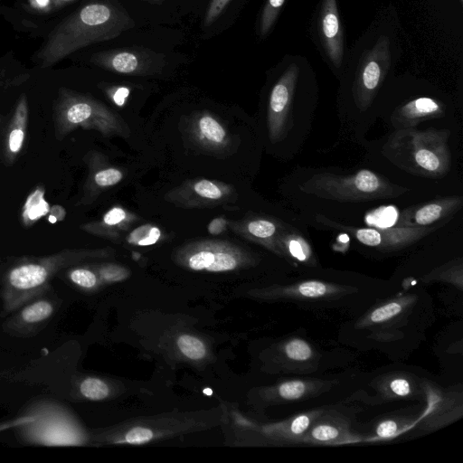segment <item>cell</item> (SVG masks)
Returning a JSON list of instances; mask_svg holds the SVG:
<instances>
[{
	"label": "cell",
	"mask_w": 463,
	"mask_h": 463,
	"mask_svg": "<svg viewBox=\"0 0 463 463\" xmlns=\"http://www.w3.org/2000/svg\"><path fill=\"white\" fill-rule=\"evenodd\" d=\"M161 236V232L157 227L151 225H143L134 230L128 241L141 246H146L156 243Z\"/></svg>",
	"instance_id": "f1b7e54d"
},
{
	"label": "cell",
	"mask_w": 463,
	"mask_h": 463,
	"mask_svg": "<svg viewBox=\"0 0 463 463\" xmlns=\"http://www.w3.org/2000/svg\"><path fill=\"white\" fill-rule=\"evenodd\" d=\"M445 104L431 97H418L397 106L389 116L383 117L392 130L416 128L427 120L442 118Z\"/></svg>",
	"instance_id": "7c38bea8"
},
{
	"label": "cell",
	"mask_w": 463,
	"mask_h": 463,
	"mask_svg": "<svg viewBox=\"0 0 463 463\" xmlns=\"http://www.w3.org/2000/svg\"><path fill=\"white\" fill-rule=\"evenodd\" d=\"M28 106L24 95L18 100L8 127L5 144V156L9 163L14 162L21 152L27 128Z\"/></svg>",
	"instance_id": "ac0fdd59"
},
{
	"label": "cell",
	"mask_w": 463,
	"mask_h": 463,
	"mask_svg": "<svg viewBox=\"0 0 463 463\" xmlns=\"http://www.w3.org/2000/svg\"><path fill=\"white\" fill-rule=\"evenodd\" d=\"M34 419H35V415L33 413V414H29V415L21 416L19 418H16L14 420H9L6 422L0 423V431L13 429V428H20L21 426H23L24 424L32 422Z\"/></svg>",
	"instance_id": "f35d334b"
},
{
	"label": "cell",
	"mask_w": 463,
	"mask_h": 463,
	"mask_svg": "<svg viewBox=\"0 0 463 463\" xmlns=\"http://www.w3.org/2000/svg\"><path fill=\"white\" fill-rule=\"evenodd\" d=\"M68 277L73 284L85 289L93 288L98 284L97 275L86 268L71 269L68 272Z\"/></svg>",
	"instance_id": "f546056e"
},
{
	"label": "cell",
	"mask_w": 463,
	"mask_h": 463,
	"mask_svg": "<svg viewBox=\"0 0 463 463\" xmlns=\"http://www.w3.org/2000/svg\"><path fill=\"white\" fill-rule=\"evenodd\" d=\"M144 1H146V2H149V3H152V4H160L164 0H144Z\"/></svg>",
	"instance_id": "ee69618b"
},
{
	"label": "cell",
	"mask_w": 463,
	"mask_h": 463,
	"mask_svg": "<svg viewBox=\"0 0 463 463\" xmlns=\"http://www.w3.org/2000/svg\"><path fill=\"white\" fill-rule=\"evenodd\" d=\"M386 390L387 394L394 398L409 397L412 392L411 383L404 377H393L389 380Z\"/></svg>",
	"instance_id": "1f68e13d"
},
{
	"label": "cell",
	"mask_w": 463,
	"mask_h": 463,
	"mask_svg": "<svg viewBox=\"0 0 463 463\" xmlns=\"http://www.w3.org/2000/svg\"><path fill=\"white\" fill-rule=\"evenodd\" d=\"M80 392L89 400L99 401L109 395V387L105 382L99 378L88 377L80 384Z\"/></svg>",
	"instance_id": "4316f807"
},
{
	"label": "cell",
	"mask_w": 463,
	"mask_h": 463,
	"mask_svg": "<svg viewBox=\"0 0 463 463\" xmlns=\"http://www.w3.org/2000/svg\"><path fill=\"white\" fill-rule=\"evenodd\" d=\"M414 299L415 296H403L394 298L372 310L360 321L359 325L364 327L387 322L402 313Z\"/></svg>",
	"instance_id": "ffe728a7"
},
{
	"label": "cell",
	"mask_w": 463,
	"mask_h": 463,
	"mask_svg": "<svg viewBox=\"0 0 463 463\" xmlns=\"http://www.w3.org/2000/svg\"><path fill=\"white\" fill-rule=\"evenodd\" d=\"M286 356L293 362H307L314 356L311 345L300 338L288 340L284 345Z\"/></svg>",
	"instance_id": "d4e9b609"
},
{
	"label": "cell",
	"mask_w": 463,
	"mask_h": 463,
	"mask_svg": "<svg viewBox=\"0 0 463 463\" xmlns=\"http://www.w3.org/2000/svg\"><path fill=\"white\" fill-rule=\"evenodd\" d=\"M298 77V66H288L273 85L268 99V139L287 158L295 157L302 149L314 119V106L300 103L297 98Z\"/></svg>",
	"instance_id": "7a4b0ae2"
},
{
	"label": "cell",
	"mask_w": 463,
	"mask_h": 463,
	"mask_svg": "<svg viewBox=\"0 0 463 463\" xmlns=\"http://www.w3.org/2000/svg\"><path fill=\"white\" fill-rule=\"evenodd\" d=\"M295 186L306 196L343 203L394 199L410 191L369 169L350 174L310 169L298 179Z\"/></svg>",
	"instance_id": "277c9868"
},
{
	"label": "cell",
	"mask_w": 463,
	"mask_h": 463,
	"mask_svg": "<svg viewBox=\"0 0 463 463\" xmlns=\"http://www.w3.org/2000/svg\"><path fill=\"white\" fill-rule=\"evenodd\" d=\"M202 134L209 140L221 143L225 137L223 128L213 118L203 117L199 121Z\"/></svg>",
	"instance_id": "4dcf8cb0"
},
{
	"label": "cell",
	"mask_w": 463,
	"mask_h": 463,
	"mask_svg": "<svg viewBox=\"0 0 463 463\" xmlns=\"http://www.w3.org/2000/svg\"><path fill=\"white\" fill-rule=\"evenodd\" d=\"M102 111L94 101L69 92L61 94L55 107L54 126L57 137L79 127L99 126Z\"/></svg>",
	"instance_id": "9c48e42d"
},
{
	"label": "cell",
	"mask_w": 463,
	"mask_h": 463,
	"mask_svg": "<svg viewBox=\"0 0 463 463\" xmlns=\"http://www.w3.org/2000/svg\"><path fill=\"white\" fill-rule=\"evenodd\" d=\"M423 279L425 281L431 280H444L447 282L458 285L462 288V262L461 259L458 260H453L441 267L433 269L429 274L425 275Z\"/></svg>",
	"instance_id": "7402d4cb"
},
{
	"label": "cell",
	"mask_w": 463,
	"mask_h": 463,
	"mask_svg": "<svg viewBox=\"0 0 463 463\" xmlns=\"http://www.w3.org/2000/svg\"><path fill=\"white\" fill-rule=\"evenodd\" d=\"M353 288L317 279H307L275 289L276 296L295 300L328 298L348 293Z\"/></svg>",
	"instance_id": "2e32d148"
},
{
	"label": "cell",
	"mask_w": 463,
	"mask_h": 463,
	"mask_svg": "<svg viewBox=\"0 0 463 463\" xmlns=\"http://www.w3.org/2000/svg\"><path fill=\"white\" fill-rule=\"evenodd\" d=\"M194 191L200 196L209 199H219L222 193L220 188L208 180H201L194 184Z\"/></svg>",
	"instance_id": "8d00e7d4"
},
{
	"label": "cell",
	"mask_w": 463,
	"mask_h": 463,
	"mask_svg": "<svg viewBox=\"0 0 463 463\" xmlns=\"http://www.w3.org/2000/svg\"><path fill=\"white\" fill-rule=\"evenodd\" d=\"M232 0H212L203 19L205 27L211 25L224 11Z\"/></svg>",
	"instance_id": "d590c367"
},
{
	"label": "cell",
	"mask_w": 463,
	"mask_h": 463,
	"mask_svg": "<svg viewBox=\"0 0 463 463\" xmlns=\"http://www.w3.org/2000/svg\"><path fill=\"white\" fill-rule=\"evenodd\" d=\"M49 205L43 198L42 190H35L29 197L24 207L23 219L26 225H30L43 215L46 214Z\"/></svg>",
	"instance_id": "cb8c5ba5"
},
{
	"label": "cell",
	"mask_w": 463,
	"mask_h": 463,
	"mask_svg": "<svg viewBox=\"0 0 463 463\" xmlns=\"http://www.w3.org/2000/svg\"><path fill=\"white\" fill-rule=\"evenodd\" d=\"M402 426L400 420L388 419L381 421L375 428V435L379 439H389L397 435Z\"/></svg>",
	"instance_id": "d6a6232c"
},
{
	"label": "cell",
	"mask_w": 463,
	"mask_h": 463,
	"mask_svg": "<svg viewBox=\"0 0 463 463\" xmlns=\"http://www.w3.org/2000/svg\"><path fill=\"white\" fill-rule=\"evenodd\" d=\"M323 411L298 438L297 443H336L351 439L345 420Z\"/></svg>",
	"instance_id": "9a60e30c"
},
{
	"label": "cell",
	"mask_w": 463,
	"mask_h": 463,
	"mask_svg": "<svg viewBox=\"0 0 463 463\" xmlns=\"http://www.w3.org/2000/svg\"><path fill=\"white\" fill-rule=\"evenodd\" d=\"M323 411V409H317L296 414L271 427L270 433L285 441L297 443L298 438Z\"/></svg>",
	"instance_id": "d6986e66"
},
{
	"label": "cell",
	"mask_w": 463,
	"mask_h": 463,
	"mask_svg": "<svg viewBox=\"0 0 463 463\" xmlns=\"http://www.w3.org/2000/svg\"><path fill=\"white\" fill-rule=\"evenodd\" d=\"M53 310V305L50 301L42 299L25 306L19 317L25 324H36L49 318Z\"/></svg>",
	"instance_id": "603a6c76"
},
{
	"label": "cell",
	"mask_w": 463,
	"mask_h": 463,
	"mask_svg": "<svg viewBox=\"0 0 463 463\" xmlns=\"http://www.w3.org/2000/svg\"><path fill=\"white\" fill-rule=\"evenodd\" d=\"M285 0H267L260 17V31L265 36L274 24Z\"/></svg>",
	"instance_id": "83f0119b"
},
{
	"label": "cell",
	"mask_w": 463,
	"mask_h": 463,
	"mask_svg": "<svg viewBox=\"0 0 463 463\" xmlns=\"http://www.w3.org/2000/svg\"><path fill=\"white\" fill-rule=\"evenodd\" d=\"M134 26V20L118 4H88L50 34L37 59L43 68L52 66L82 47L114 39Z\"/></svg>",
	"instance_id": "6da1fadb"
},
{
	"label": "cell",
	"mask_w": 463,
	"mask_h": 463,
	"mask_svg": "<svg viewBox=\"0 0 463 463\" xmlns=\"http://www.w3.org/2000/svg\"><path fill=\"white\" fill-rule=\"evenodd\" d=\"M129 90L126 88H120L113 94V100L118 106H122L125 103L126 98Z\"/></svg>",
	"instance_id": "60d3db41"
},
{
	"label": "cell",
	"mask_w": 463,
	"mask_h": 463,
	"mask_svg": "<svg viewBox=\"0 0 463 463\" xmlns=\"http://www.w3.org/2000/svg\"><path fill=\"white\" fill-rule=\"evenodd\" d=\"M126 218V213L119 207L110 209L104 216L103 222L107 225H116Z\"/></svg>",
	"instance_id": "74e56055"
},
{
	"label": "cell",
	"mask_w": 463,
	"mask_h": 463,
	"mask_svg": "<svg viewBox=\"0 0 463 463\" xmlns=\"http://www.w3.org/2000/svg\"><path fill=\"white\" fill-rule=\"evenodd\" d=\"M30 5L37 10H44L51 5V0H29Z\"/></svg>",
	"instance_id": "b9f144b4"
},
{
	"label": "cell",
	"mask_w": 463,
	"mask_h": 463,
	"mask_svg": "<svg viewBox=\"0 0 463 463\" xmlns=\"http://www.w3.org/2000/svg\"><path fill=\"white\" fill-rule=\"evenodd\" d=\"M463 205L461 195L444 196L404 209L399 215L397 225L407 227H429L441 224Z\"/></svg>",
	"instance_id": "8fae6325"
},
{
	"label": "cell",
	"mask_w": 463,
	"mask_h": 463,
	"mask_svg": "<svg viewBox=\"0 0 463 463\" xmlns=\"http://www.w3.org/2000/svg\"><path fill=\"white\" fill-rule=\"evenodd\" d=\"M460 1L462 2L463 0H460Z\"/></svg>",
	"instance_id": "f6af8a7d"
},
{
	"label": "cell",
	"mask_w": 463,
	"mask_h": 463,
	"mask_svg": "<svg viewBox=\"0 0 463 463\" xmlns=\"http://www.w3.org/2000/svg\"><path fill=\"white\" fill-rule=\"evenodd\" d=\"M227 222L223 218H215L208 225V232L213 235H217L225 230Z\"/></svg>",
	"instance_id": "ab89813d"
},
{
	"label": "cell",
	"mask_w": 463,
	"mask_h": 463,
	"mask_svg": "<svg viewBox=\"0 0 463 463\" xmlns=\"http://www.w3.org/2000/svg\"><path fill=\"white\" fill-rule=\"evenodd\" d=\"M449 129L392 130L382 146L383 156L392 165L414 175L441 178L451 168Z\"/></svg>",
	"instance_id": "3957f363"
},
{
	"label": "cell",
	"mask_w": 463,
	"mask_h": 463,
	"mask_svg": "<svg viewBox=\"0 0 463 463\" xmlns=\"http://www.w3.org/2000/svg\"><path fill=\"white\" fill-rule=\"evenodd\" d=\"M33 414L32 422L20 427L27 440L46 446L77 444L71 424L61 407L43 404Z\"/></svg>",
	"instance_id": "ba28073f"
},
{
	"label": "cell",
	"mask_w": 463,
	"mask_h": 463,
	"mask_svg": "<svg viewBox=\"0 0 463 463\" xmlns=\"http://www.w3.org/2000/svg\"><path fill=\"white\" fill-rule=\"evenodd\" d=\"M279 255L293 264L317 267L318 262L302 222L292 224L278 241Z\"/></svg>",
	"instance_id": "5bb4252c"
},
{
	"label": "cell",
	"mask_w": 463,
	"mask_h": 463,
	"mask_svg": "<svg viewBox=\"0 0 463 463\" xmlns=\"http://www.w3.org/2000/svg\"><path fill=\"white\" fill-rule=\"evenodd\" d=\"M180 351L188 358L199 360L205 356L204 344L198 338L190 335H182L177 339Z\"/></svg>",
	"instance_id": "484cf974"
},
{
	"label": "cell",
	"mask_w": 463,
	"mask_h": 463,
	"mask_svg": "<svg viewBox=\"0 0 463 463\" xmlns=\"http://www.w3.org/2000/svg\"><path fill=\"white\" fill-rule=\"evenodd\" d=\"M80 251L65 250L46 257L20 263L6 274L3 289L5 309L15 310L43 293L51 279L62 269L78 261Z\"/></svg>",
	"instance_id": "5b68a950"
},
{
	"label": "cell",
	"mask_w": 463,
	"mask_h": 463,
	"mask_svg": "<svg viewBox=\"0 0 463 463\" xmlns=\"http://www.w3.org/2000/svg\"><path fill=\"white\" fill-rule=\"evenodd\" d=\"M122 179V174L119 170L115 168L104 169L98 172L94 180L99 186H110L118 183Z\"/></svg>",
	"instance_id": "836d02e7"
},
{
	"label": "cell",
	"mask_w": 463,
	"mask_h": 463,
	"mask_svg": "<svg viewBox=\"0 0 463 463\" xmlns=\"http://www.w3.org/2000/svg\"><path fill=\"white\" fill-rule=\"evenodd\" d=\"M91 61L107 70L122 74H143L163 64L161 54L136 48L114 49L99 52Z\"/></svg>",
	"instance_id": "30bf717a"
},
{
	"label": "cell",
	"mask_w": 463,
	"mask_h": 463,
	"mask_svg": "<svg viewBox=\"0 0 463 463\" xmlns=\"http://www.w3.org/2000/svg\"><path fill=\"white\" fill-rule=\"evenodd\" d=\"M389 68V40L382 36L359 62L351 89L353 109L341 123L343 128L354 133V137L364 135L367 128L365 115L369 113Z\"/></svg>",
	"instance_id": "8992f818"
},
{
	"label": "cell",
	"mask_w": 463,
	"mask_h": 463,
	"mask_svg": "<svg viewBox=\"0 0 463 463\" xmlns=\"http://www.w3.org/2000/svg\"><path fill=\"white\" fill-rule=\"evenodd\" d=\"M326 385L323 381L290 380L278 386L277 394L283 401H298L317 393Z\"/></svg>",
	"instance_id": "44dd1931"
},
{
	"label": "cell",
	"mask_w": 463,
	"mask_h": 463,
	"mask_svg": "<svg viewBox=\"0 0 463 463\" xmlns=\"http://www.w3.org/2000/svg\"><path fill=\"white\" fill-rule=\"evenodd\" d=\"M153 436V431L150 429L135 427L127 432L125 440L130 444H142L150 441Z\"/></svg>",
	"instance_id": "e575fe53"
},
{
	"label": "cell",
	"mask_w": 463,
	"mask_h": 463,
	"mask_svg": "<svg viewBox=\"0 0 463 463\" xmlns=\"http://www.w3.org/2000/svg\"><path fill=\"white\" fill-rule=\"evenodd\" d=\"M188 265L194 270L226 271L237 267L238 259L233 252L221 245L207 244L190 255Z\"/></svg>",
	"instance_id": "e0dca14e"
},
{
	"label": "cell",
	"mask_w": 463,
	"mask_h": 463,
	"mask_svg": "<svg viewBox=\"0 0 463 463\" xmlns=\"http://www.w3.org/2000/svg\"><path fill=\"white\" fill-rule=\"evenodd\" d=\"M318 24L324 48L338 68L342 64L344 42L336 0H323Z\"/></svg>",
	"instance_id": "4fadbf2b"
},
{
	"label": "cell",
	"mask_w": 463,
	"mask_h": 463,
	"mask_svg": "<svg viewBox=\"0 0 463 463\" xmlns=\"http://www.w3.org/2000/svg\"><path fill=\"white\" fill-rule=\"evenodd\" d=\"M71 1H73V0H53V3L55 5H63V4L71 2Z\"/></svg>",
	"instance_id": "7bdbcfd3"
},
{
	"label": "cell",
	"mask_w": 463,
	"mask_h": 463,
	"mask_svg": "<svg viewBox=\"0 0 463 463\" xmlns=\"http://www.w3.org/2000/svg\"><path fill=\"white\" fill-rule=\"evenodd\" d=\"M312 221L316 227L345 232L359 243L383 252L408 248L440 226L438 224L429 227H356L338 222L323 213L314 214Z\"/></svg>",
	"instance_id": "52a82bcc"
}]
</instances>
